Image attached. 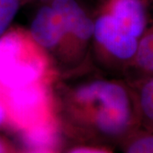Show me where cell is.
<instances>
[{
  "instance_id": "9a60e30c",
  "label": "cell",
  "mask_w": 153,
  "mask_h": 153,
  "mask_svg": "<svg viewBox=\"0 0 153 153\" xmlns=\"http://www.w3.org/2000/svg\"><path fill=\"white\" fill-rule=\"evenodd\" d=\"M27 153H52L49 152V150H33L31 152Z\"/></svg>"
},
{
  "instance_id": "52a82bcc",
  "label": "cell",
  "mask_w": 153,
  "mask_h": 153,
  "mask_svg": "<svg viewBox=\"0 0 153 153\" xmlns=\"http://www.w3.org/2000/svg\"><path fill=\"white\" fill-rule=\"evenodd\" d=\"M22 131L23 141L33 150H49L58 140L56 126L51 119Z\"/></svg>"
},
{
  "instance_id": "4fadbf2b",
  "label": "cell",
  "mask_w": 153,
  "mask_h": 153,
  "mask_svg": "<svg viewBox=\"0 0 153 153\" xmlns=\"http://www.w3.org/2000/svg\"><path fill=\"white\" fill-rule=\"evenodd\" d=\"M7 117V112H6L5 107L4 104L0 103V125H2Z\"/></svg>"
},
{
  "instance_id": "277c9868",
  "label": "cell",
  "mask_w": 153,
  "mask_h": 153,
  "mask_svg": "<svg viewBox=\"0 0 153 153\" xmlns=\"http://www.w3.org/2000/svg\"><path fill=\"white\" fill-rule=\"evenodd\" d=\"M93 35L100 45L115 59L133 61L140 40L121 29L109 15L102 12L94 23Z\"/></svg>"
},
{
  "instance_id": "3957f363",
  "label": "cell",
  "mask_w": 153,
  "mask_h": 153,
  "mask_svg": "<svg viewBox=\"0 0 153 153\" xmlns=\"http://www.w3.org/2000/svg\"><path fill=\"white\" fill-rule=\"evenodd\" d=\"M7 116L22 130L50 120L48 90L40 82L7 89Z\"/></svg>"
},
{
  "instance_id": "8fae6325",
  "label": "cell",
  "mask_w": 153,
  "mask_h": 153,
  "mask_svg": "<svg viewBox=\"0 0 153 153\" xmlns=\"http://www.w3.org/2000/svg\"><path fill=\"white\" fill-rule=\"evenodd\" d=\"M126 153H153V133L140 134L132 139Z\"/></svg>"
},
{
  "instance_id": "9c48e42d",
  "label": "cell",
  "mask_w": 153,
  "mask_h": 153,
  "mask_svg": "<svg viewBox=\"0 0 153 153\" xmlns=\"http://www.w3.org/2000/svg\"><path fill=\"white\" fill-rule=\"evenodd\" d=\"M137 105L145 123L153 133V75L149 76L140 88Z\"/></svg>"
},
{
  "instance_id": "30bf717a",
  "label": "cell",
  "mask_w": 153,
  "mask_h": 153,
  "mask_svg": "<svg viewBox=\"0 0 153 153\" xmlns=\"http://www.w3.org/2000/svg\"><path fill=\"white\" fill-rule=\"evenodd\" d=\"M23 0H0V38L5 34Z\"/></svg>"
},
{
  "instance_id": "5b68a950",
  "label": "cell",
  "mask_w": 153,
  "mask_h": 153,
  "mask_svg": "<svg viewBox=\"0 0 153 153\" xmlns=\"http://www.w3.org/2000/svg\"><path fill=\"white\" fill-rule=\"evenodd\" d=\"M66 33L65 22L51 3L39 9L31 25V35L35 43L45 49H53Z\"/></svg>"
},
{
  "instance_id": "7a4b0ae2",
  "label": "cell",
  "mask_w": 153,
  "mask_h": 153,
  "mask_svg": "<svg viewBox=\"0 0 153 153\" xmlns=\"http://www.w3.org/2000/svg\"><path fill=\"white\" fill-rule=\"evenodd\" d=\"M45 71L43 57L18 32L0 38V84L6 89L40 82Z\"/></svg>"
},
{
  "instance_id": "6da1fadb",
  "label": "cell",
  "mask_w": 153,
  "mask_h": 153,
  "mask_svg": "<svg viewBox=\"0 0 153 153\" xmlns=\"http://www.w3.org/2000/svg\"><path fill=\"white\" fill-rule=\"evenodd\" d=\"M76 101L97 104L95 124L109 136H119L130 128L134 119L131 95L123 84L111 81H96L84 84L75 92Z\"/></svg>"
},
{
  "instance_id": "8992f818",
  "label": "cell",
  "mask_w": 153,
  "mask_h": 153,
  "mask_svg": "<svg viewBox=\"0 0 153 153\" xmlns=\"http://www.w3.org/2000/svg\"><path fill=\"white\" fill-rule=\"evenodd\" d=\"M65 22L67 33L86 41L93 35L94 22L76 0H50Z\"/></svg>"
},
{
  "instance_id": "5bb4252c",
  "label": "cell",
  "mask_w": 153,
  "mask_h": 153,
  "mask_svg": "<svg viewBox=\"0 0 153 153\" xmlns=\"http://www.w3.org/2000/svg\"><path fill=\"white\" fill-rule=\"evenodd\" d=\"M0 153H9L7 145L1 138H0Z\"/></svg>"
},
{
  "instance_id": "7c38bea8",
  "label": "cell",
  "mask_w": 153,
  "mask_h": 153,
  "mask_svg": "<svg viewBox=\"0 0 153 153\" xmlns=\"http://www.w3.org/2000/svg\"><path fill=\"white\" fill-rule=\"evenodd\" d=\"M69 153H109L106 151L95 149V148H88V147H79L71 150Z\"/></svg>"
},
{
  "instance_id": "2e32d148",
  "label": "cell",
  "mask_w": 153,
  "mask_h": 153,
  "mask_svg": "<svg viewBox=\"0 0 153 153\" xmlns=\"http://www.w3.org/2000/svg\"><path fill=\"white\" fill-rule=\"evenodd\" d=\"M49 1H50V0H49Z\"/></svg>"
},
{
  "instance_id": "ba28073f",
  "label": "cell",
  "mask_w": 153,
  "mask_h": 153,
  "mask_svg": "<svg viewBox=\"0 0 153 153\" xmlns=\"http://www.w3.org/2000/svg\"><path fill=\"white\" fill-rule=\"evenodd\" d=\"M132 63L149 76L153 75V16L151 17L146 30L140 39Z\"/></svg>"
}]
</instances>
